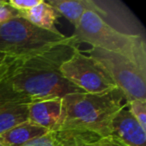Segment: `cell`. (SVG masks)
<instances>
[{
	"mask_svg": "<svg viewBox=\"0 0 146 146\" xmlns=\"http://www.w3.org/2000/svg\"><path fill=\"white\" fill-rule=\"evenodd\" d=\"M68 37L39 28L17 15L0 23V53L10 59L28 58L64 42Z\"/></svg>",
	"mask_w": 146,
	"mask_h": 146,
	"instance_id": "obj_4",
	"label": "cell"
},
{
	"mask_svg": "<svg viewBox=\"0 0 146 146\" xmlns=\"http://www.w3.org/2000/svg\"><path fill=\"white\" fill-rule=\"evenodd\" d=\"M17 15H18V12L13 8H11L7 3V1L4 4L0 5V23L5 22V21L9 20Z\"/></svg>",
	"mask_w": 146,
	"mask_h": 146,
	"instance_id": "obj_18",
	"label": "cell"
},
{
	"mask_svg": "<svg viewBox=\"0 0 146 146\" xmlns=\"http://www.w3.org/2000/svg\"><path fill=\"white\" fill-rule=\"evenodd\" d=\"M110 137L125 146H146V131L132 116L127 105L113 117L110 125Z\"/></svg>",
	"mask_w": 146,
	"mask_h": 146,
	"instance_id": "obj_7",
	"label": "cell"
},
{
	"mask_svg": "<svg viewBox=\"0 0 146 146\" xmlns=\"http://www.w3.org/2000/svg\"><path fill=\"white\" fill-rule=\"evenodd\" d=\"M61 75L85 93L99 94L117 88L102 66L77 48L60 66Z\"/></svg>",
	"mask_w": 146,
	"mask_h": 146,
	"instance_id": "obj_6",
	"label": "cell"
},
{
	"mask_svg": "<svg viewBox=\"0 0 146 146\" xmlns=\"http://www.w3.org/2000/svg\"><path fill=\"white\" fill-rule=\"evenodd\" d=\"M23 146H58L57 131H48L44 135L30 140Z\"/></svg>",
	"mask_w": 146,
	"mask_h": 146,
	"instance_id": "obj_15",
	"label": "cell"
},
{
	"mask_svg": "<svg viewBox=\"0 0 146 146\" xmlns=\"http://www.w3.org/2000/svg\"><path fill=\"white\" fill-rule=\"evenodd\" d=\"M26 121H28L27 104L0 103V135Z\"/></svg>",
	"mask_w": 146,
	"mask_h": 146,
	"instance_id": "obj_12",
	"label": "cell"
},
{
	"mask_svg": "<svg viewBox=\"0 0 146 146\" xmlns=\"http://www.w3.org/2000/svg\"><path fill=\"white\" fill-rule=\"evenodd\" d=\"M7 57L5 56L4 54H2V53H0V64H1V63H3V62H5V61L7 60Z\"/></svg>",
	"mask_w": 146,
	"mask_h": 146,
	"instance_id": "obj_21",
	"label": "cell"
},
{
	"mask_svg": "<svg viewBox=\"0 0 146 146\" xmlns=\"http://www.w3.org/2000/svg\"><path fill=\"white\" fill-rule=\"evenodd\" d=\"M10 61H11V59L8 58L5 62L0 64V79H1V78L3 77V75L6 73L7 69H8V67H9V64H10Z\"/></svg>",
	"mask_w": 146,
	"mask_h": 146,
	"instance_id": "obj_20",
	"label": "cell"
},
{
	"mask_svg": "<svg viewBox=\"0 0 146 146\" xmlns=\"http://www.w3.org/2000/svg\"><path fill=\"white\" fill-rule=\"evenodd\" d=\"M79 48L72 37L48 50L22 59H11L0 79V103L31 104L68 94L81 93V89L66 80L60 66Z\"/></svg>",
	"mask_w": 146,
	"mask_h": 146,
	"instance_id": "obj_1",
	"label": "cell"
},
{
	"mask_svg": "<svg viewBox=\"0 0 146 146\" xmlns=\"http://www.w3.org/2000/svg\"><path fill=\"white\" fill-rule=\"evenodd\" d=\"M58 146H76L74 130H58Z\"/></svg>",
	"mask_w": 146,
	"mask_h": 146,
	"instance_id": "obj_17",
	"label": "cell"
},
{
	"mask_svg": "<svg viewBox=\"0 0 146 146\" xmlns=\"http://www.w3.org/2000/svg\"><path fill=\"white\" fill-rule=\"evenodd\" d=\"M86 53L101 65L127 103L132 100L146 101V67L122 54L99 48L91 47Z\"/></svg>",
	"mask_w": 146,
	"mask_h": 146,
	"instance_id": "obj_5",
	"label": "cell"
},
{
	"mask_svg": "<svg viewBox=\"0 0 146 146\" xmlns=\"http://www.w3.org/2000/svg\"><path fill=\"white\" fill-rule=\"evenodd\" d=\"M75 132L76 146H104L101 142V137L91 132L77 131Z\"/></svg>",
	"mask_w": 146,
	"mask_h": 146,
	"instance_id": "obj_14",
	"label": "cell"
},
{
	"mask_svg": "<svg viewBox=\"0 0 146 146\" xmlns=\"http://www.w3.org/2000/svg\"><path fill=\"white\" fill-rule=\"evenodd\" d=\"M0 146H4V145H3L2 143H1V141H0Z\"/></svg>",
	"mask_w": 146,
	"mask_h": 146,
	"instance_id": "obj_23",
	"label": "cell"
},
{
	"mask_svg": "<svg viewBox=\"0 0 146 146\" xmlns=\"http://www.w3.org/2000/svg\"><path fill=\"white\" fill-rule=\"evenodd\" d=\"M59 15L67 19L75 28L84 12L93 10L92 0H49L46 1Z\"/></svg>",
	"mask_w": 146,
	"mask_h": 146,
	"instance_id": "obj_11",
	"label": "cell"
},
{
	"mask_svg": "<svg viewBox=\"0 0 146 146\" xmlns=\"http://www.w3.org/2000/svg\"><path fill=\"white\" fill-rule=\"evenodd\" d=\"M101 142L104 146H125L124 144H122L121 142L117 141V140L112 137L101 138Z\"/></svg>",
	"mask_w": 146,
	"mask_h": 146,
	"instance_id": "obj_19",
	"label": "cell"
},
{
	"mask_svg": "<svg viewBox=\"0 0 146 146\" xmlns=\"http://www.w3.org/2000/svg\"><path fill=\"white\" fill-rule=\"evenodd\" d=\"M40 0H9L8 5L17 12H24L36 6Z\"/></svg>",
	"mask_w": 146,
	"mask_h": 146,
	"instance_id": "obj_16",
	"label": "cell"
},
{
	"mask_svg": "<svg viewBox=\"0 0 146 146\" xmlns=\"http://www.w3.org/2000/svg\"><path fill=\"white\" fill-rule=\"evenodd\" d=\"M126 105L127 100L118 88L99 94H68L62 97L59 130H77L91 132L101 138L110 137L112 119Z\"/></svg>",
	"mask_w": 146,
	"mask_h": 146,
	"instance_id": "obj_2",
	"label": "cell"
},
{
	"mask_svg": "<svg viewBox=\"0 0 146 146\" xmlns=\"http://www.w3.org/2000/svg\"><path fill=\"white\" fill-rule=\"evenodd\" d=\"M71 37L78 45L87 43L92 48L119 53L146 67L145 37L120 32L92 10L84 12Z\"/></svg>",
	"mask_w": 146,
	"mask_h": 146,
	"instance_id": "obj_3",
	"label": "cell"
},
{
	"mask_svg": "<svg viewBox=\"0 0 146 146\" xmlns=\"http://www.w3.org/2000/svg\"><path fill=\"white\" fill-rule=\"evenodd\" d=\"M18 15L39 28L52 32H59L55 27V21L59 17V14L46 1L40 0L36 6L24 12H18Z\"/></svg>",
	"mask_w": 146,
	"mask_h": 146,
	"instance_id": "obj_10",
	"label": "cell"
},
{
	"mask_svg": "<svg viewBox=\"0 0 146 146\" xmlns=\"http://www.w3.org/2000/svg\"><path fill=\"white\" fill-rule=\"evenodd\" d=\"M6 2V1H4V0H0V5H2V4H4V3Z\"/></svg>",
	"mask_w": 146,
	"mask_h": 146,
	"instance_id": "obj_22",
	"label": "cell"
},
{
	"mask_svg": "<svg viewBox=\"0 0 146 146\" xmlns=\"http://www.w3.org/2000/svg\"><path fill=\"white\" fill-rule=\"evenodd\" d=\"M127 108L140 126L146 130V101L132 100L127 103Z\"/></svg>",
	"mask_w": 146,
	"mask_h": 146,
	"instance_id": "obj_13",
	"label": "cell"
},
{
	"mask_svg": "<svg viewBox=\"0 0 146 146\" xmlns=\"http://www.w3.org/2000/svg\"><path fill=\"white\" fill-rule=\"evenodd\" d=\"M62 113V98H51L28 104V121L48 131H58Z\"/></svg>",
	"mask_w": 146,
	"mask_h": 146,
	"instance_id": "obj_8",
	"label": "cell"
},
{
	"mask_svg": "<svg viewBox=\"0 0 146 146\" xmlns=\"http://www.w3.org/2000/svg\"><path fill=\"white\" fill-rule=\"evenodd\" d=\"M48 130L30 121L23 122L0 135V141L4 146H23L25 143L46 134Z\"/></svg>",
	"mask_w": 146,
	"mask_h": 146,
	"instance_id": "obj_9",
	"label": "cell"
}]
</instances>
